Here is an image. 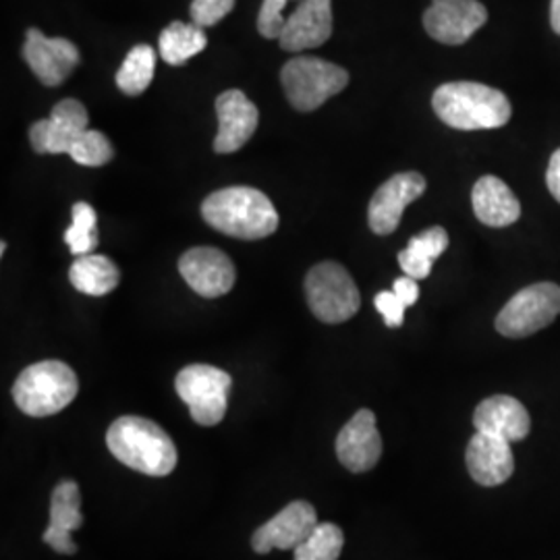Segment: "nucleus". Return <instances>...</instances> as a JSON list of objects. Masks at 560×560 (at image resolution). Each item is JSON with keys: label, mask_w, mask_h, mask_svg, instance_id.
Listing matches in <instances>:
<instances>
[{"label": "nucleus", "mask_w": 560, "mask_h": 560, "mask_svg": "<svg viewBox=\"0 0 560 560\" xmlns=\"http://www.w3.org/2000/svg\"><path fill=\"white\" fill-rule=\"evenodd\" d=\"M201 217L212 229L235 240L270 237L279 229V212L260 189L226 187L201 203Z\"/></svg>", "instance_id": "nucleus-1"}, {"label": "nucleus", "mask_w": 560, "mask_h": 560, "mask_svg": "<svg viewBox=\"0 0 560 560\" xmlns=\"http://www.w3.org/2000/svg\"><path fill=\"white\" fill-rule=\"evenodd\" d=\"M108 451L122 465L152 476L164 478L177 467V446L159 423L138 416H125L106 432Z\"/></svg>", "instance_id": "nucleus-2"}, {"label": "nucleus", "mask_w": 560, "mask_h": 560, "mask_svg": "<svg viewBox=\"0 0 560 560\" xmlns=\"http://www.w3.org/2000/svg\"><path fill=\"white\" fill-rule=\"evenodd\" d=\"M436 117L459 131L501 129L513 117L511 102L501 90L476 81L444 83L432 98Z\"/></svg>", "instance_id": "nucleus-3"}, {"label": "nucleus", "mask_w": 560, "mask_h": 560, "mask_svg": "<svg viewBox=\"0 0 560 560\" xmlns=\"http://www.w3.org/2000/svg\"><path fill=\"white\" fill-rule=\"evenodd\" d=\"M80 393L75 372L57 360L38 361L25 368L13 384V399L32 418H48L71 405Z\"/></svg>", "instance_id": "nucleus-4"}, {"label": "nucleus", "mask_w": 560, "mask_h": 560, "mask_svg": "<svg viewBox=\"0 0 560 560\" xmlns=\"http://www.w3.org/2000/svg\"><path fill=\"white\" fill-rule=\"evenodd\" d=\"M280 81L293 108L312 113L347 88L349 73L318 57H295L282 67Z\"/></svg>", "instance_id": "nucleus-5"}, {"label": "nucleus", "mask_w": 560, "mask_h": 560, "mask_svg": "<svg viewBox=\"0 0 560 560\" xmlns=\"http://www.w3.org/2000/svg\"><path fill=\"white\" fill-rule=\"evenodd\" d=\"M305 298L314 316L326 324L351 320L360 312L358 284L337 261H322L307 272Z\"/></svg>", "instance_id": "nucleus-6"}, {"label": "nucleus", "mask_w": 560, "mask_h": 560, "mask_svg": "<svg viewBox=\"0 0 560 560\" xmlns=\"http://www.w3.org/2000/svg\"><path fill=\"white\" fill-rule=\"evenodd\" d=\"M231 384L233 381L224 370L206 363H194L177 374L175 388L180 400L189 407L194 421L210 428L224 420Z\"/></svg>", "instance_id": "nucleus-7"}, {"label": "nucleus", "mask_w": 560, "mask_h": 560, "mask_svg": "<svg viewBox=\"0 0 560 560\" xmlns=\"http://www.w3.org/2000/svg\"><path fill=\"white\" fill-rule=\"evenodd\" d=\"M560 287L555 282H538L521 289L497 316V330L509 339H525L536 335L559 318Z\"/></svg>", "instance_id": "nucleus-8"}, {"label": "nucleus", "mask_w": 560, "mask_h": 560, "mask_svg": "<svg viewBox=\"0 0 560 560\" xmlns=\"http://www.w3.org/2000/svg\"><path fill=\"white\" fill-rule=\"evenodd\" d=\"M488 21L480 0H432L423 13L425 32L442 44L460 46Z\"/></svg>", "instance_id": "nucleus-9"}, {"label": "nucleus", "mask_w": 560, "mask_h": 560, "mask_svg": "<svg viewBox=\"0 0 560 560\" xmlns=\"http://www.w3.org/2000/svg\"><path fill=\"white\" fill-rule=\"evenodd\" d=\"M90 117L80 101H60L48 119L38 120L30 129V141L38 154H69L81 133L88 131Z\"/></svg>", "instance_id": "nucleus-10"}, {"label": "nucleus", "mask_w": 560, "mask_h": 560, "mask_svg": "<svg viewBox=\"0 0 560 560\" xmlns=\"http://www.w3.org/2000/svg\"><path fill=\"white\" fill-rule=\"evenodd\" d=\"M318 527V513L314 504L295 501L287 504L279 515L266 521L256 529L252 546L258 555H268L270 550H295L300 544L310 538Z\"/></svg>", "instance_id": "nucleus-11"}, {"label": "nucleus", "mask_w": 560, "mask_h": 560, "mask_svg": "<svg viewBox=\"0 0 560 560\" xmlns=\"http://www.w3.org/2000/svg\"><path fill=\"white\" fill-rule=\"evenodd\" d=\"M180 277L208 300L226 295L235 284V266L231 258L217 247H194L179 260Z\"/></svg>", "instance_id": "nucleus-12"}, {"label": "nucleus", "mask_w": 560, "mask_h": 560, "mask_svg": "<svg viewBox=\"0 0 560 560\" xmlns=\"http://www.w3.org/2000/svg\"><path fill=\"white\" fill-rule=\"evenodd\" d=\"M23 59L44 85L55 88L80 65V50L67 38H48L40 30L32 27L23 44Z\"/></svg>", "instance_id": "nucleus-13"}, {"label": "nucleus", "mask_w": 560, "mask_h": 560, "mask_svg": "<svg viewBox=\"0 0 560 560\" xmlns=\"http://www.w3.org/2000/svg\"><path fill=\"white\" fill-rule=\"evenodd\" d=\"M425 191V179L420 173L393 175L376 189L368 208V222L376 235H390L399 229L400 217L411 201Z\"/></svg>", "instance_id": "nucleus-14"}, {"label": "nucleus", "mask_w": 560, "mask_h": 560, "mask_svg": "<svg viewBox=\"0 0 560 560\" xmlns=\"http://www.w3.org/2000/svg\"><path fill=\"white\" fill-rule=\"evenodd\" d=\"M337 457L353 474H365L378 465L382 439L374 411L360 409L345 423L337 436Z\"/></svg>", "instance_id": "nucleus-15"}, {"label": "nucleus", "mask_w": 560, "mask_h": 560, "mask_svg": "<svg viewBox=\"0 0 560 560\" xmlns=\"http://www.w3.org/2000/svg\"><path fill=\"white\" fill-rule=\"evenodd\" d=\"M219 133L214 152L233 154L241 150L258 129L260 110L241 90H226L217 98Z\"/></svg>", "instance_id": "nucleus-16"}, {"label": "nucleus", "mask_w": 560, "mask_h": 560, "mask_svg": "<svg viewBox=\"0 0 560 560\" xmlns=\"http://www.w3.org/2000/svg\"><path fill=\"white\" fill-rule=\"evenodd\" d=\"M332 36V0H301L280 32V48L303 52L318 48Z\"/></svg>", "instance_id": "nucleus-17"}, {"label": "nucleus", "mask_w": 560, "mask_h": 560, "mask_svg": "<svg viewBox=\"0 0 560 560\" xmlns=\"http://www.w3.org/2000/svg\"><path fill=\"white\" fill-rule=\"evenodd\" d=\"M465 463L469 476L486 488L501 486L515 471L511 442L483 432H476V436L467 444Z\"/></svg>", "instance_id": "nucleus-18"}, {"label": "nucleus", "mask_w": 560, "mask_h": 560, "mask_svg": "<svg viewBox=\"0 0 560 560\" xmlns=\"http://www.w3.org/2000/svg\"><path fill=\"white\" fill-rule=\"evenodd\" d=\"M476 432L499 436L502 441H523L529 430L532 420L521 400L509 395H497L481 400L474 411Z\"/></svg>", "instance_id": "nucleus-19"}, {"label": "nucleus", "mask_w": 560, "mask_h": 560, "mask_svg": "<svg viewBox=\"0 0 560 560\" xmlns=\"http://www.w3.org/2000/svg\"><path fill=\"white\" fill-rule=\"evenodd\" d=\"M83 525L81 517L80 486L75 481H60L50 501V523L44 532V541L59 555H75L78 544L71 540V532Z\"/></svg>", "instance_id": "nucleus-20"}, {"label": "nucleus", "mask_w": 560, "mask_h": 560, "mask_svg": "<svg viewBox=\"0 0 560 560\" xmlns=\"http://www.w3.org/2000/svg\"><path fill=\"white\" fill-rule=\"evenodd\" d=\"M471 203L478 221L486 226L502 229L520 221L521 203L517 196L494 175H486L474 185Z\"/></svg>", "instance_id": "nucleus-21"}, {"label": "nucleus", "mask_w": 560, "mask_h": 560, "mask_svg": "<svg viewBox=\"0 0 560 560\" xmlns=\"http://www.w3.org/2000/svg\"><path fill=\"white\" fill-rule=\"evenodd\" d=\"M69 280L83 295L102 298L117 289L120 272L117 264L110 258L98 254H85L78 256V260L71 264Z\"/></svg>", "instance_id": "nucleus-22"}, {"label": "nucleus", "mask_w": 560, "mask_h": 560, "mask_svg": "<svg viewBox=\"0 0 560 560\" xmlns=\"http://www.w3.org/2000/svg\"><path fill=\"white\" fill-rule=\"evenodd\" d=\"M448 247V233L442 226H432L421 231L409 241V245L399 254L400 270L411 279L423 280L430 277L434 261L441 258Z\"/></svg>", "instance_id": "nucleus-23"}, {"label": "nucleus", "mask_w": 560, "mask_h": 560, "mask_svg": "<svg viewBox=\"0 0 560 560\" xmlns=\"http://www.w3.org/2000/svg\"><path fill=\"white\" fill-rule=\"evenodd\" d=\"M208 46V38L203 27L198 23H183L173 21L162 30L159 38V50L164 62L179 67Z\"/></svg>", "instance_id": "nucleus-24"}, {"label": "nucleus", "mask_w": 560, "mask_h": 560, "mask_svg": "<svg viewBox=\"0 0 560 560\" xmlns=\"http://www.w3.org/2000/svg\"><path fill=\"white\" fill-rule=\"evenodd\" d=\"M156 50L148 44L133 46L117 71V85L127 96H140L154 80Z\"/></svg>", "instance_id": "nucleus-25"}, {"label": "nucleus", "mask_w": 560, "mask_h": 560, "mask_svg": "<svg viewBox=\"0 0 560 560\" xmlns=\"http://www.w3.org/2000/svg\"><path fill=\"white\" fill-rule=\"evenodd\" d=\"M73 222L65 231V243L69 245L73 256L94 254L98 247V224L96 210L88 201H78L71 210Z\"/></svg>", "instance_id": "nucleus-26"}, {"label": "nucleus", "mask_w": 560, "mask_h": 560, "mask_svg": "<svg viewBox=\"0 0 560 560\" xmlns=\"http://www.w3.org/2000/svg\"><path fill=\"white\" fill-rule=\"evenodd\" d=\"M345 546V536L335 523H318L310 538L293 552V560H339Z\"/></svg>", "instance_id": "nucleus-27"}, {"label": "nucleus", "mask_w": 560, "mask_h": 560, "mask_svg": "<svg viewBox=\"0 0 560 560\" xmlns=\"http://www.w3.org/2000/svg\"><path fill=\"white\" fill-rule=\"evenodd\" d=\"M69 156L81 166H104L113 161L115 150L104 133L88 129L81 133L80 140L75 141Z\"/></svg>", "instance_id": "nucleus-28"}, {"label": "nucleus", "mask_w": 560, "mask_h": 560, "mask_svg": "<svg viewBox=\"0 0 560 560\" xmlns=\"http://www.w3.org/2000/svg\"><path fill=\"white\" fill-rule=\"evenodd\" d=\"M291 0H261L260 15H258V32L268 40H279L280 32L284 27L287 18L284 7Z\"/></svg>", "instance_id": "nucleus-29"}, {"label": "nucleus", "mask_w": 560, "mask_h": 560, "mask_svg": "<svg viewBox=\"0 0 560 560\" xmlns=\"http://www.w3.org/2000/svg\"><path fill=\"white\" fill-rule=\"evenodd\" d=\"M235 7V0H194L189 7L191 21L201 27H212L224 20Z\"/></svg>", "instance_id": "nucleus-30"}, {"label": "nucleus", "mask_w": 560, "mask_h": 560, "mask_svg": "<svg viewBox=\"0 0 560 560\" xmlns=\"http://www.w3.org/2000/svg\"><path fill=\"white\" fill-rule=\"evenodd\" d=\"M376 310L381 312L382 318L388 328H399L405 320V303L395 295V291H382L376 295Z\"/></svg>", "instance_id": "nucleus-31"}, {"label": "nucleus", "mask_w": 560, "mask_h": 560, "mask_svg": "<svg viewBox=\"0 0 560 560\" xmlns=\"http://www.w3.org/2000/svg\"><path fill=\"white\" fill-rule=\"evenodd\" d=\"M395 295L399 298L407 307H411L416 301L420 300V287H418V280L411 279V277H402V279L395 280V287H393Z\"/></svg>", "instance_id": "nucleus-32"}, {"label": "nucleus", "mask_w": 560, "mask_h": 560, "mask_svg": "<svg viewBox=\"0 0 560 560\" xmlns=\"http://www.w3.org/2000/svg\"><path fill=\"white\" fill-rule=\"evenodd\" d=\"M546 185L552 194V198L560 203V148L552 154L548 171H546Z\"/></svg>", "instance_id": "nucleus-33"}, {"label": "nucleus", "mask_w": 560, "mask_h": 560, "mask_svg": "<svg viewBox=\"0 0 560 560\" xmlns=\"http://www.w3.org/2000/svg\"><path fill=\"white\" fill-rule=\"evenodd\" d=\"M550 23H552V30L560 36V0L550 2Z\"/></svg>", "instance_id": "nucleus-34"}]
</instances>
